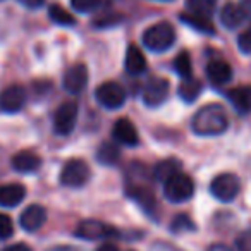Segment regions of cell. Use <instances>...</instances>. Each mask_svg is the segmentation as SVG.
I'll list each match as a JSON object with an SVG mask.
<instances>
[{"instance_id": "obj_1", "label": "cell", "mask_w": 251, "mask_h": 251, "mask_svg": "<svg viewBox=\"0 0 251 251\" xmlns=\"http://www.w3.org/2000/svg\"><path fill=\"white\" fill-rule=\"evenodd\" d=\"M229 119L222 105L210 103L201 107L191 121V127L200 136H219L226 133Z\"/></svg>"}, {"instance_id": "obj_2", "label": "cell", "mask_w": 251, "mask_h": 251, "mask_svg": "<svg viewBox=\"0 0 251 251\" xmlns=\"http://www.w3.org/2000/svg\"><path fill=\"white\" fill-rule=\"evenodd\" d=\"M176 42V31L169 23L153 25L143 33V45L151 52H165Z\"/></svg>"}, {"instance_id": "obj_3", "label": "cell", "mask_w": 251, "mask_h": 251, "mask_svg": "<svg viewBox=\"0 0 251 251\" xmlns=\"http://www.w3.org/2000/svg\"><path fill=\"white\" fill-rule=\"evenodd\" d=\"M164 184V196L172 203H184L195 195V182L182 172L176 174Z\"/></svg>"}, {"instance_id": "obj_4", "label": "cell", "mask_w": 251, "mask_h": 251, "mask_svg": "<svg viewBox=\"0 0 251 251\" xmlns=\"http://www.w3.org/2000/svg\"><path fill=\"white\" fill-rule=\"evenodd\" d=\"M91 172L86 162L79 160V158H71L66 162L60 172V182L67 188H81L88 182Z\"/></svg>"}, {"instance_id": "obj_5", "label": "cell", "mask_w": 251, "mask_h": 251, "mask_svg": "<svg viewBox=\"0 0 251 251\" xmlns=\"http://www.w3.org/2000/svg\"><path fill=\"white\" fill-rule=\"evenodd\" d=\"M241 191V182L234 174H220L210 182V193L219 201H232Z\"/></svg>"}, {"instance_id": "obj_6", "label": "cell", "mask_w": 251, "mask_h": 251, "mask_svg": "<svg viewBox=\"0 0 251 251\" xmlns=\"http://www.w3.org/2000/svg\"><path fill=\"white\" fill-rule=\"evenodd\" d=\"M77 121V103L76 101H64L53 115V129L60 136H67L74 131Z\"/></svg>"}, {"instance_id": "obj_7", "label": "cell", "mask_w": 251, "mask_h": 251, "mask_svg": "<svg viewBox=\"0 0 251 251\" xmlns=\"http://www.w3.org/2000/svg\"><path fill=\"white\" fill-rule=\"evenodd\" d=\"M95 97H97L98 103L105 108H121L126 101V91L122 90L121 84L114 83V81H107V83L100 84L95 91Z\"/></svg>"}, {"instance_id": "obj_8", "label": "cell", "mask_w": 251, "mask_h": 251, "mask_svg": "<svg viewBox=\"0 0 251 251\" xmlns=\"http://www.w3.org/2000/svg\"><path fill=\"white\" fill-rule=\"evenodd\" d=\"M76 236L83 237V239H105V237H115L117 230L112 226L100 220H83L79 222V226L76 227Z\"/></svg>"}, {"instance_id": "obj_9", "label": "cell", "mask_w": 251, "mask_h": 251, "mask_svg": "<svg viewBox=\"0 0 251 251\" xmlns=\"http://www.w3.org/2000/svg\"><path fill=\"white\" fill-rule=\"evenodd\" d=\"M169 95V81L164 77H151L143 88V101L148 107H158Z\"/></svg>"}, {"instance_id": "obj_10", "label": "cell", "mask_w": 251, "mask_h": 251, "mask_svg": "<svg viewBox=\"0 0 251 251\" xmlns=\"http://www.w3.org/2000/svg\"><path fill=\"white\" fill-rule=\"evenodd\" d=\"M26 101V90L19 84H11L0 93V108L7 114H14L23 108Z\"/></svg>"}, {"instance_id": "obj_11", "label": "cell", "mask_w": 251, "mask_h": 251, "mask_svg": "<svg viewBox=\"0 0 251 251\" xmlns=\"http://www.w3.org/2000/svg\"><path fill=\"white\" fill-rule=\"evenodd\" d=\"M88 84V69L84 64L69 67L64 74V88L73 95H79Z\"/></svg>"}, {"instance_id": "obj_12", "label": "cell", "mask_w": 251, "mask_h": 251, "mask_svg": "<svg viewBox=\"0 0 251 251\" xmlns=\"http://www.w3.org/2000/svg\"><path fill=\"white\" fill-rule=\"evenodd\" d=\"M112 134L119 143L126 145V147H136L140 143V134H138L136 127L129 119H119L115 122Z\"/></svg>"}, {"instance_id": "obj_13", "label": "cell", "mask_w": 251, "mask_h": 251, "mask_svg": "<svg viewBox=\"0 0 251 251\" xmlns=\"http://www.w3.org/2000/svg\"><path fill=\"white\" fill-rule=\"evenodd\" d=\"M47 220V210L42 205H29L25 212L21 213V227L28 232H36Z\"/></svg>"}, {"instance_id": "obj_14", "label": "cell", "mask_w": 251, "mask_h": 251, "mask_svg": "<svg viewBox=\"0 0 251 251\" xmlns=\"http://www.w3.org/2000/svg\"><path fill=\"white\" fill-rule=\"evenodd\" d=\"M206 77L212 84L220 86V84H227L232 79V67L226 62V60H212L206 66Z\"/></svg>"}, {"instance_id": "obj_15", "label": "cell", "mask_w": 251, "mask_h": 251, "mask_svg": "<svg viewBox=\"0 0 251 251\" xmlns=\"http://www.w3.org/2000/svg\"><path fill=\"white\" fill-rule=\"evenodd\" d=\"M26 189L23 184L11 182V184L0 186V206L4 208H14L25 200Z\"/></svg>"}, {"instance_id": "obj_16", "label": "cell", "mask_w": 251, "mask_h": 251, "mask_svg": "<svg viewBox=\"0 0 251 251\" xmlns=\"http://www.w3.org/2000/svg\"><path fill=\"white\" fill-rule=\"evenodd\" d=\"M227 98L239 114L251 112V86H236L227 91Z\"/></svg>"}, {"instance_id": "obj_17", "label": "cell", "mask_w": 251, "mask_h": 251, "mask_svg": "<svg viewBox=\"0 0 251 251\" xmlns=\"http://www.w3.org/2000/svg\"><path fill=\"white\" fill-rule=\"evenodd\" d=\"M246 18L248 16H246V12H244V9L237 4H226L222 7V11H220V23H222L227 29L239 28Z\"/></svg>"}, {"instance_id": "obj_18", "label": "cell", "mask_w": 251, "mask_h": 251, "mask_svg": "<svg viewBox=\"0 0 251 251\" xmlns=\"http://www.w3.org/2000/svg\"><path fill=\"white\" fill-rule=\"evenodd\" d=\"M126 195L129 196L131 200H134L136 203H140L145 210H151L155 206V196L151 193V189H148L147 186L138 184V182H129Z\"/></svg>"}, {"instance_id": "obj_19", "label": "cell", "mask_w": 251, "mask_h": 251, "mask_svg": "<svg viewBox=\"0 0 251 251\" xmlns=\"http://www.w3.org/2000/svg\"><path fill=\"white\" fill-rule=\"evenodd\" d=\"M42 158L33 151H19L14 158H12V167L21 174H29L40 169Z\"/></svg>"}, {"instance_id": "obj_20", "label": "cell", "mask_w": 251, "mask_h": 251, "mask_svg": "<svg viewBox=\"0 0 251 251\" xmlns=\"http://www.w3.org/2000/svg\"><path fill=\"white\" fill-rule=\"evenodd\" d=\"M126 71L133 76H138L141 74L145 69H147V59H145L143 52L138 49L136 45H131L126 52V60H124Z\"/></svg>"}, {"instance_id": "obj_21", "label": "cell", "mask_w": 251, "mask_h": 251, "mask_svg": "<svg viewBox=\"0 0 251 251\" xmlns=\"http://www.w3.org/2000/svg\"><path fill=\"white\" fill-rule=\"evenodd\" d=\"M179 19H181L184 25L195 28L196 31L206 33V35H213V33H215V28H213L210 18H205V16L193 14V12H189V14H181V16H179Z\"/></svg>"}, {"instance_id": "obj_22", "label": "cell", "mask_w": 251, "mask_h": 251, "mask_svg": "<svg viewBox=\"0 0 251 251\" xmlns=\"http://www.w3.org/2000/svg\"><path fill=\"white\" fill-rule=\"evenodd\" d=\"M201 93V83L196 77H186L182 83L179 84V97L186 101V103H193Z\"/></svg>"}, {"instance_id": "obj_23", "label": "cell", "mask_w": 251, "mask_h": 251, "mask_svg": "<svg viewBox=\"0 0 251 251\" xmlns=\"http://www.w3.org/2000/svg\"><path fill=\"white\" fill-rule=\"evenodd\" d=\"M181 172V164H179L176 158H167V160L160 162V164L155 167V179L158 182H167L171 177H174L176 174Z\"/></svg>"}, {"instance_id": "obj_24", "label": "cell", "mask_w": 251, "mask_h": 251, "mask_svg": "<svg viewBox=\"0 0 251 251\" xmlns=\"http://www.w3.org/2000/svg\"><path fill=\"white\" fill-rule=\"evenodd\" d=\"M119 157H121L119 148L115 147L114 143H110V141L100 145V148H98V151H97V160L100 162L101 165H114L115 162L119 160Z\"/></svg>"}, {"instance_id": "obj_25", "label": "cell", "mask_w": 251, "mask_h": 251, "mask_svg": "<svg viewBox=\"0 0 251 251\" xmlns=\"http://www.w3.org/2000/svg\"><path fill=\"white\" fill-rule=\"evenodd\" d=\"M186 5L193 14L210 18L217 7V0H186Z\"/></svg>"}, {"instance_id": "obj_26", "label": "cell", "mask_w": 251, "mask_h": 251, "mask_svg": "<svg viewBox=\"0 0 251 251\" xmlns=\"http://www.w3.org/2000/svg\"><path fill=\"white\" fill-rule=\"evenodd\" d=\"M49 16L53 23H57V25H60V26H73L74 23H76L74 16L71 14L69 11H66V9L60 7V5H57V4L50 5Z\"/></svg>"}, {"instance_id": "obj_27", "label": "cell", "mask_w": 251, "mask_h": 251, "mask_svg": "<svg viewBox=\"0 0 251 251\" xmlns=\"http://www.w3.org/2000/svg\"><path fill=\"white\" fill-rule=\"evenodd\" d=\"M172 66H174V71L182 77V79L191 77L193 64H191V57H189V53L186 52V50H182L181 53H177V57L174 59V64H172Z\"/></svg>"}, {"instance_id": "obj_28", "label": "cell", "mask_w": 251, "mask_h": 251, "mask_svg": "<svg viewBox=\"0 0 251 251\" xmlns=\"http://www.w3.org/2000/svg\"><path fill=\"white\" fill-rule=\"evenodd\" d=\"M172 232H189V230H196V226L188 215H177L171 224Z\"/></svg>"}, {"instance_id": "obj_29", "label": "cell", "mask_w": 251, "mask_h": 251, "mask_svg": "<svg viewBox=\"0 0 251 251\" xmlns=\"http://www.w3.org/2000/svg\"><path fill=\"white\" fill-rule=\"evenodd\" d=\"M101 4V0H71V5L77 12H93Z\"/></svg>"}, {"instance_id": "obj_30", "label": "cell", "mask_w": 251, "mask_h": 251, "mask_svg": "<svg viewBox=\"0 0 251 251\" xmlns=\"http://www.w3.org/2000/svg\"><path fill=\"white\" fill-rule=\"evenodd\" d=\"M237 47H239V50L243 53L251 55V25H250V28L244 29L239 35V38H237Z\"/></svg>"}, {"instance_id": "obj_31", "label": "cell", "mask_w": 251, "mask_h": 251, "mask_svg": "<svg viewBox=\"0 0 251 251\" xmlns=\"http://www.w3.org/2000/svg\"><path fill=\"white\" fill-rule=\"evenodd\" d=\"M14 232V226H12V220L7 215L0 213V239H7Z\"/></svg>"}, {"instance_id": "obj_32", "label": "cell", "mask_w": 251, "mask_h": 251, "mask_svg": "<svg viewBox=\"0 0 251 251\" xmlns=\"http://www.w3.org/2000/svg\"><path fill=\"white\" fill-rule=\"evenodd\" d=\"M236 248L237 251H251V230H246L237 237Z\"/></svg>"}, {"instance_id": "obj_33", "label": "cell", "mask_w": 251, "mask_h": 251, "mask_svg": "<svg viewBox=\"0 0 251 251\" xmlns=\"http://www.w3.org/2000/svg\"><path fill=\"white\" fill-rule=\"evenodd\" d=\"M19 2L28 9H38L45 4V0H19Z\"/></svg>"}, {"instance_id": "obj_34", "label": "cell", "mask_w": 251, "mask_h": 251, "mask_svg": "<svg viewBox=\"0 0 251 251\" xmlns=\"http://www.w3.org/2000/svg\"><path fill=\"white\" fill-rule=\"evenodd\" d=\"M4 251H31V248L26 246V244H23V243H19V244H12V246L5 248Z\"/></svg>"}, {"instance_id": "obj_35", "label": "cell", "mask_w": 251, "mask_h": 251, "mask_svg": "<svg viewBox=\"0 0 251 251\" xmlns=\"http://www.w3.org/2000/svg\"><path fill=\"white\" fill-rule=\"evenodd\" d=\"M206 251H232V250H230V248H227L226 244L215 243V244H212V246H210Z\"/></svg>"}, {"instance_id": "obj_36", "label": "cell", "mask_w": 251, "mask_h": 251, "mask_svg": "<svg viewBox=\"0 0 251 251\" xmlns=\"http://www.w3.org/2000/svg\"><path fill=\"white\" fill-rule=\"evenodd\" d=\"M97 251H119V250L114 246V244H108V243H105V244H101V246L98 248Z\"/></svg>"}, {"instance_id": "obj_37", "label": "cell", "mask_w": 251, "mask_h": 251, "mask_svg": "<svg viewBox=\"0 0 251 251\" xmlns=\"http://www.w3.org/2000/svg\"><path fill=\"white\" fill-rule=\"evenodd\" d=\"M241 7L244 9L246 16H251V0H243V4H241Z\"/></svg>"}, {"instance_id": "obj_38", "label": "cell", "mask_w": 251, "mask_h": 251, "mask_svg": "<svg viewBox=\"0 0 251 251\" xmlns=\"http://www.w3.org/2000/svg\"><path fill=\"white\" fill-rule=\"evenodd\" d=\"M50 251H77V248H69V246H59V248H52Z\"/></svg>"}, {"instance_id": "obj_39", "label": "cell", "mask_w": 251, "mask_h": 251, "mask_svg": "<svg viewBox=\"0 0 251 251\" xmlns=\"http://www.w3.org/2000/svg\"><path fill=\"white\" fill-rule=\"evenodd\" d=\"M162 2H169V0H162Z\"/></svg>"}]
</instances>
